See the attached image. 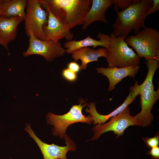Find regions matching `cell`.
Masks as SVG:
<instances>
[{"instance_id": "6da1fadb", "label": "cell", "mask_w": 159, "mask_h": 159, "mask_svg": "<svg viewBox=\"0 0 159 159\" xmlns=\"http://www.w3.org/2000/svg\"><path fill=\"white\" fill-rule=\"evenodd\" d=\"M42 7L51 13L69 29L82 25L92 0H39Z\"/></svg>"}, {"instance_id": "7a4b0ae2", "label": "cell", "mask_w": 159, "mask_h": 159, "mask_svg": "<svg viewBox=\"0 0 159 159\" xmlns=\"http://www.w3.org/2000/svg\"><path fill=\"white\" fill-rule=\"evenodd\" d=\"M152 4L153 0H132L128 7L120 12L115 6L117 17L112 33L116 37H127L131 31L135 34L140 28L145 29V16Z\"/></svg>"}, {"instance_id": "3957f363", "label": "cell", "mask_w": 159, "mask_h": 159, "mask_svg": "<svg viewBox=\"0 0 159 159\" xmlns=\"http://www.w3.org/2000/svg\"><path fill=\"white\" fill-rule=\"evenodd\" d=\"M145 65L148 69L146 77L142 86L140 95L141 111L134 116L139 125L142 127L150 125L154 118L151 110L154 103L159 99V88L154 90L153 78L159 67V62L153 59L146 60Z\"/></svg>"}, {"instance_id": "277c9868", "label": "cell", "mask_w": 159, "mask_h": 159, "mask_svg": "<svg viewBox=\"0 0 159 159\" xmlns=\"http://www.w3.org/2000/svg\"><path fill=\"white\" fill-rule=\"evenodd\" d=\"M125 41L140 58L159 62V32L156 29L146 27L135 35L126 37Z\"/></svg>"}, {"instance_id": "5b68a950", "label": "cell", "mask_w": 159, "mask_h": 159, "mask_svg": "<svg viewBox=\"0 0 159 159\" xmlns=\"http://www.w3.org/2000/svg\"><path fill=\"white\" fill-rule=\"evenodd\" d=\"M127 37H116L111 34L106 60L108 67L123 68L134 64L139 65L140 57L125 42Z\"/></svg>"}, {"instance_id": "8992f818", "label": "cell", "mask_w": 159, "mask_h": 159, "mask_svg": "<svg viewBox=\"0 0 159 159\" xmlns=\"http://www.w3.org/2000/svg\"><path fill=\"white\" fill-rule=\"evenodd\" d=\"M83 102L82 100L79 105H73L68 112L63 115H57L52 112L47 114L46 116L47 123L54 126L52 129L53 135L63 139L66 134L67 128L71 124L81 122L90 125L93 122L90 114L85 117L82 114V108L88 105L85 103L82 105Z\"/></svg>"}, {"instance_id": "52a82bcc", "label": "cell", "mask_w": 159, "mask_h": 159, "mask_svg": "<svg viewBox=\"0 0 159 159\" xmlns=\"http://www.w3.org/2000/svg\"><path fill=\"white\" fill-rule=\"evenodd\" d=\"M24 18V27L28 35L32 32L37 38L45 40L43 28L48 21V12L42 8L39 0H27Z\"/></svg>"}, {"instance_id": "ba28073f", "label": "cell", "mask_w": 159, "mask_h": 159, "mask_svg": "<svg viewBox=\"0 0 159 159\" xmlns=\"http://www.w3.org/2000/svg\"><path fill=\"white\" fill-rule=\"evenodd\" d=\"M29 45L27 49L23 53L25 57L36 54L42 56L46 61L50 62L56 58L63 56L66 52L65 49L59 42H54L39 39L30 32Z\"/></svg>"}, {"instance_id": "9c48e42d", "label": "cell", "mask_w": 159, "mask_h": 159, "mask_svg": "<svg viewBox=\"0 0 159 159\" xmlns=\"http://www.w3.org/2000/svg\"><path fill=\"white\" fill-rule=\"evenodd\" d=\"M138 125L134 116L130 114L129 107L117 115L112 117L108 122L105 124H97L92 129L93 136L90 140H95L99 138L103 133L112 131L117 135L116 138L122 136L125 129L129 126Z\"/></svg>"}, {"instance_id": "30bf717a", "label": "cell", "mask_w": 159, "mask_h": 159, "mask_svg": "<svg viewBox=\"0 0 159 159\" xmlns=\"http://www.w3.org/2000/svg\"><path fill=\"white\" fill-rule=\"evenodd\" d=\"M38 145L44 159H68L66 155L69 151H75L77 149L75 144L66 134L64 137L66 146H60L53 143L48 144L41 141L32 129L30 124H26L24 129Z\"/></svg>"}, {"instance_id": "8fae6325", "label": "cell", "mask_w": 159, "mask_h": 159, "mask_svg": "<svg viewBox=\"0 0 159 159\" xmlns=\"http://www.w3.org/2000/svg\"><path fill=\"white\" fill-rule=\"evenodd\" d=\"M141 86V84L139 85L138 81H135L134 85L130 87L129 94L123 103L108 115L100 114L96 110L95 104L94 102L90 103L87 105L89 109L86 108L85 110L92 116L94 125L104 124L110 118L117 115L127 107L135 99L136 97L140 95Z\"/></svg>"}, {"instance_id": "7c38bea8", "label": "cell", "mask_w": 159, "mask_h": 159, "mask_svg": "<svg viewBox=\"0 0 159 159\" xmlns=\"http://www.w3.org/2000/svg\"><path fill=\"white\" fill-rule=\"evenodd\" d=\"M48 21L43 28L45 40L54 42L65 38L67 41L71 40L74 34L70 29L55 17L47 8Z\"/></svg>"}, {"instance_id": "4fadbf2b", "label": "cell", "mask_w": 159, "mask_h": 159, "mask_svg": "<svg viewBox=\"0 0 159 159\" xmlns=\"http://www.w3.org/2000/svg\"><path fill=\"white\" fill-rule=\"evenodd\" d=\"M139 68V65L134 64L123 68L101 67L96 69L97 73L102 74L107 78L109 82L108 90L111 91L124 78L129 76L134 79Z\"/></svg>"}, {"instance_id": "5bb4252c", "label": "cell", "mask_w": 159, "mask_h": 159, "mask_svg": "<svg viewBox=\"0 0 159 159\" xmlns=\"http://www.w3.org/2000/svg\"><path fill=\"white\" fill-rule=\"evenodd\" d=\"M113 4V0H92L90 8L82 23V29L85 30L90 24L96 21L107 23L108 21L105 14Z\"/></svg>"}, {"instance_id": "9a60e30c", "label": "cell", "mask_w": 159, "mask_h": 159, "mask_svg": "<svg viewBox=\"0 0 159 159\" xmlns=\"http://www.w3.org/2000/svg\"><path fill=\"white\" fill-rule=\"evenodd\" d=\"M97 37L100 40H97L91 38L90 36L79 41L70 40L66 41L64 44V47L66 49V52L68 54L72 53L74 51L82 48L92 46L95 49L98 46H102L107 49L110 36L99 32Z\"/></svg>"}, {"instance_id": "2e32d148", "label": "cell", "mask_w": 159, "mask_h": 159, "mask_svg": "<svg viewBox=\"0 0 159 159\" xmlns=\"http://www.w3.org/2000/svg\"><path fill=\"white\" fill-rule=\"evenodd\" d=\"M107 50L105 48H100L97 49H91L89 47L78 49L72 53V58L74 62L81 61L80 70L85 69L87 64L91 62H97L100 57L106 58Z\"/></svg>"}, {"instance_id": "e0dca14e", "label": "cell", "mask_w": 159, "mask_h": 159, "mask_svg": "<svg viewBox=\"0 0 159 159\" xmlns=\"http://www.w3.org/2000/svg\"><path fill=\"white\" fill-rule=\"evenodd\" d=\"M24 19L17 16L9 18L0 17V36L9 43L14 40L17 34V26Z\"/></svg>"}, {"instance_id": "ac0fdd59", "label": "cell", "mask_w": 159, "mask_h": 159, "mask_svg": "<svg viewBox=\"0 0 159 159\" xmlns=\"http://www.w3.org/2000/svg\"><path fill=\"white\" fill-rule=\"evenodd\" d=\"M27 0H2V8L3 14L1 17L9 18L19 16L24 19Z\"/></svg>"}, {"instance_id": "d6986e66", "label": "cell", "mask_w": 159, "mask_h": 159, "mask_svg": "<svg viewBox=\"0 0 159 159\" xmlns=\"http://www.w3.org/2000/svg\"><path fill=\"white\" fill-rule=\"evenodd\" d=\"M146 146L149 148L158 146L159 145V134L158 132L153 137L150 138L147 137L143 139Z\"/></svg>"}, {"instance_id": "ffe728a7", "label": "cell", "mask_w": 159, "mask_h": 159, "mask_svg": "<svg viewBox=\"0 0 159 159\" xmlns=\"http://www.w3.org/2000/svg\"><path fill=\"white\" fill-rule=\"evenodd\" d=\"M62 74L65 79L70 82H74L77 79L76 73L73 72L68 68L63 70Z\"/></svg>"}, {"instance_id": "44dd1931", "label": "cell", "mask_w": 159, "mask_h": 159, "mask_svg": "<svg viewBox=\"0 0 159 159\" xmlns=\"http://www.w3.org/2000/svg\"><path fill=\"white\" fill-rule=\"evenodd\" d=\"M132 0H113L114 4L117 8L124 10L131 4Z\"/></svg>"}, {"instance_id": "7402d4cb", "label": "cell", "mask_w": 159, "mask_h": 159, "mask_svg": "<svg viewBox=\"0 0 159 159\" xmlns=\"http://www.w3.org/2000/svg\"><path fill=\"white\" fill-rule=\"evenodd\" d=\"M159 10V0H153V4L146 13L144 18L145 19L147 16Z\"/></svg>"}, {"instance_id": "603a6c76", "label": "cell", "mask_w": 159, "mask_h": 159, "mask_svg": "<svg viewBox=\"0 0 159 159\" xmlns=\"http://www.w3.org/2000/svg\"><path fill=\"white\" fill-rule=\"evenodd\" d=\"M146 154L151 155L153 159H159V147L157 146L152 148Z\"/></svg>"}, {"instance_id": "cb8c5ba5", "label": "cell", "mask_w": 159, "mask_h": 159, "mask_svg": "<svg viewBox=\"0 0 159 159\" xmlns=\"http://www.w3.org/2000/svg\"><path fill=\"white\" fill-rule=\"evenodd\" d=\"M67 67L76 73L78 72L80 70V66L74 61L69 62L68 64Z\"/></svg>"}, {"instance_id": "d4e9b609", "label": "cell", "mask_w": 159, "mask_h": 159, "mask_svg": "<svg viewBox=\"0 0 159 159\" xmlns=\"http://www.w3.org/2000/svg\"><path fill=\"white\" fill-rule=\"evenodd\" d=\"M8 43L6 42L0 36V44L3 46L5 49L7 50L8 54H9L8 47Z\"/></svg>"}, {"instance_id": "484cf974", "label": "cell", "mask_w": 159, "mask_h": 159, "mask_svg": "<svg viewBox=\"0 0 159 159\" xmlns=\"http://www.w3.org/2000/svg\"><path fill=\"white\" fill-rule=\"evenodd\" d=\"M2 0H0V17L3 14L2 8Z\"/></svg>"}, {"instance_id": "4316f807", "label": "cell", "mask_w": 159, "mask_h": 159, "mask_svg": "<svg viewBox=\"0 0 159 159\" xmlns=\"http://www.w3.org/2000/svg\"><path fill=\"white\" fill-rule=\"evenodd\" d=\"M9 159H12V158H10Z\"/></svg>"}]
</instances>
